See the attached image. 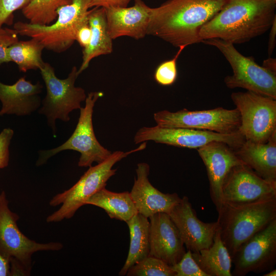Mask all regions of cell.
Returning a JSON list of instances; mask_svg holds the SVG:
<instances>
[{
  "instance_id": "cell-1",
  "label": "cell",
  "mask_w": 276,
  "mask_h": 276,
  "mask_svg": "<svg viewBox=\"0 0 276 276\" xmlns=\"http://www.w3.org/2000/svg\"><path fill=\"white\" fill-rule=\"evenodd\" d=\"M227 1L168 0L151 8L147 35L158 37L178 48L201 42V28Z\"/></svg>"
},
{
  "instance_id": "cell-2",
  "label": "cell",
  "mask_w": 276,
  "mask_h": 276,
  "mask_svg": "<svg viewBox=\"0 0 276 276\" xmlns=\"http://www.w3.org/2000/svg\"><path fill=\"white\" fill-rule=\"evenodd\" d=\"M276 0H228L201 28V40L219 38L242 43L262 35L276 18Z\"/></svg>"
},
{
  "instance_id": "cell-3",
  "label": "cell",
  "mask_w": 276,
  "mask_h": 276,
  "mask_svg": "<svg viewBox=\"0 0 276 276\" xmlns=\"http://www.w3.org/2000/svg\"><path fill=\"white\" fill-rule=\"evenodd\" d=\"M217 212V229L231 257L276 219V199L238 206L222 204Z\"/></svg>"
},
{
  "instance_id": "cell-4",
  "label": "cell",
  "mask_w": 276,
  "mask_h": 276,
  "mask_svg": "<svg viewBox=\"0 0 276 276\" xmlns=\"http://www.w3.org/2000/svg\"><path fill=\"white\" fill-rule=\"evenodd\" d=\"M19 216L9 208L5 191L0 194V254L9 264L10 275H29L32 256L40 251H57L60 242L40 243L28 238L18 228Z\"/></svg>"
},
{
  "instance_id": "cell-5",
  "label": "cell",
  "mask_w": 276,
  "mask_h": 276,
  "mask_svg": "<svg viewBox=\"0 0 276 276\" xmlns=\"http://www.w3.org/2000/svg\"><path fill=\"white\" fill-rule=\"evenodd\" d=\"M146 144L147 142H143L139 147L127 152L114 151L104 161L89 167L74 186L51 199V206H61L47 217V222H58L73 217L88 198L105 188L107 181L116 173L117 169L112 167L117 163L133 153L145 149Z\"/></svg>"
},
{
  "instance_id": "cell-6",
  "label": "cell",
  "mask_w": 276,
  "mask_h": 276,
  "mask_svg": "<svg viewBox=\"0 0 276 276\" xmlns=\"http://www.w3.org/2000/svg\"><path fill=\"white\" fill-rule=\"evenodd\" d=\"M89 8V0H72L70 4L58 9L54 23L40 25L17 21L14 29L18 35L38 40L49 50L61 53L76 41L79 28L88 21Z\"/></svg>"
},
{
  "instance_id": "cell-7",
  "label": "cell",
  "mask_w": 276,
  "mask_h": 276,
  "mask_svg": "<svg viewBox=\"0 0 276 276\" xmlns=\"http://www.w3.org/2000/svg\"><path fill=\"white\" fill-rule=\"evenodd\" d=\"M39 70L47 93L38 112L45 116L48 125L55 136L56 120L68 122L70 112L80 109L81 103L85 101L87 96L83 88L75 85L79 76L76 66L72 67L67 77L64 79L57 77L54 68L48 62H44Z\"/></svg>"
},
{
  "instance_id": "cell-8",
  "label": "cell",
  "mask_w": 276,
  "mask_h": 276,
  "mask_svg": "<svg viewBox=\"0 0 276 276\" xmlns=\"http://www.w3.org/2000/svg\"><path fill=\"white\" fill-rule=\"evenodd\" d=\"M201 42L217 48L230 64L233 74L224 80L227 87L242 88L276 100V74L258 64L252 57L241 54L232 43L219 38Z\"/></svg>"
},
{
  "instance_id": "cell-9",
  "label": "cell",
  "mask_w": 276,
  "mask_h": 276,
  "mask_svg": "<svg viewBox=\"0 0 276 276\" xmlns=\"http://www.w3.org/2000/svg\"><path fill=\"white\" fill-rule=\"evenodd\" d=\"M102 96L103 93L100 91L88 94L85 100V106L80 109L78 123L73 134L66 141L56 148L39 150L37 166L43 165L52 156L67 150L76 151L80 153L78 165L81 167H89L94 162L100 163L111 154L112 152L102 146L97 140L93 128L94 107L96 101Z\"/></svg>"
},
{
  "instance_id": "cell-10",
  "label": "cell",
  "mask_w": 276,
  "mask_h": 276,
  "mask_svg": "<svg viewBox=\"0 0 276 276\" xmlns=\"http://www.w3.org/2000/svg\"><path fill=\"white\" fill-rule=\"evenodd\" d=\"M231 97L240 114L239 132L246 141L267 142L276 133V100L248 90Z\"/></svg>"
},
{
  "instance_id": "cell-11",
  "label": "cell",
  "mask_w": 276,
  "mask_h": 276,
  "mask_svg": "<svg viewBox=\"0 0 276 276\" xmlns=\"http://www.w3.org/2000/svg\"><path fill=\"white\" fill-rule=\"evenodd\" d=\"M157 125L165 128H183L229 134L239 131L240 114L237 108L222 107L203 110L183 108L176 112L166 110L154 113Z\"/></svg>"
},
{
  "instance_id": "cell-12",
  "label": "cell",
  "mask_w": 276,
  "mask_h": 276,
  "mask_svg": "<svg viewBox=\"0 0 276 276\" xmlns=\"http://www.w3.org/2000/svg\"><path fill=\"white\" fill-rule=\"evenodd\" d=\"M239 132L224 134L214 131L183 128H165L157 125L143 127L135 133V144L152 141L178 147L198 149L207 144L221 142L236 149L245 141Z\"/></svg>"
},
{
  "instance_id": "cell-13",
  "label": "cell",
  "mask_w": 276,
  "mask_h": 276,
  "mask_svg": "<svg viewBox=\"0 0 276 276\" xmlns=\"http://www.w3.org/2000/svg\"><path fill=\"white\" fill-rule=\"evenodd\" d=\"M222 204L238 206L276 199V181L265 179L245 165L233 167L222 187Z\"/></svg>"
},
{
  "instance_id": "cell-14",
  "label": "cell",
  "mask_w": 276,
  "mask_h": 276,
  "mask_svg": "<svg viewBox=\"0 0 276 276\" xmlns=\"http://www.w3.org/2000/svg\"><path fill=\"white\" fill-rule=\"evenodd\" d=\"M232 275L244 276L274 269L276 264V219L245 242L231 257Z\"/></svg>"
},
{
  "instance_id": "cell-15",
  "label": "cell",
  "mask_w": 276,
  "mask_h": 276,
  "mask_svg": "<svg viewBox=\"0 0 276 276\" xmlns=\"http://www.w3.org/2000/svg\"><path fill=\"white\" fill-rule=\"evenodd\" d=\"M168 214L188 250L196 252L212 245L218 227L217 221L206 223L199 220L187 196L181 198Z\"/></svg>"
},
{
  "instance_id": "cell-16",
  "label": "cell",
  "mask_w": 276,
  "mask_h": 276,
  "mask_svg": "<svg viewBox=\"0 0 276 276\" xmlns=\"http://www.w3.org/2000/svg\"><path fill=\"white\" fill-rule=\"evenodd\" d=\"M206 169L210 195L217 211L222 205V187L225 178L234 167L245 165L234 149L226 144L214 141L197 149Z\"/></svg>"
},
{
  "instance_id": "cell-17",
  "label": "cell",
  "mask_w": 276,
  "mask_h": 276,
  "mask_svg": "<svg viewBox=\"0 0 276 276\" xmlns=\"http://www.w3.org/2000/svg\"><path fill=\"white\" fill-rule=\"evenodd\" d=\"M149 219V256L174 265L186 252L177 227L166 213L155 214Z\"/></svg>"
},
{
  "instance_id": "cell-18",
  "label": "cell",
  "mask_w": 276,
  "mask_h": 276,
  "mask_svg": "<svg viewBox=\"0 0 276 276\" xmlns=\"http://www.w3.org/2000/svg\"><path fill=\"white\" fill-rule=\"evenodd\" d=\"M135 171L136 177L130 194L138 213L148 218L158 213L169 214L180 201L177 193H164L152 185L148 179L150 166L147 163H139Z\"/></svg>"
},
{
  "instance_id": "cell-19",
  "label": "cell",
  "mask_w": 276,
  "mask_h": 276,
  "mask_svg": "<svg viewBox=\"0 0 276 276\" xmlns=\"http://www.w3.org/2000/svg\"><path fill=\"white\" fill-rule=\"evenodd\" d=\"M108 33L111 39L128 36L144 38L147 33L151 8L142 0H134L130 7L104 8Z\"/></svg>"
},
{
  "instance_id": "cell-20",
  "label": "cell",
  "mask_w": 276,
  "mask_h": 276,
  "mask_svg": "<svg viewBox=\"0 0 276 276\" xmlns=\"http://www.w3.org/2000/svg\"><path fill=\"white\" fill-rule=\"evenodd\" d=\"M42 85L39 81L33 84L26 77L20 78L12 85L0 82V101L2 108L0 116L15 114L18 116L30 115L41 106L39 94Z\"/></svg>"
},
{
  "instance_id": "cell-21",
  "label": "cell",
  "mask_w": 276,
  "mask_h": 276,
  "mask_svg": "<svg viewBox=\"0 0 276 276\" xmlns=\"http://www.w3.org/2000/svg\"><path fill=\"white\" fill-rule=\"evenodd\" d=\"M244 164L267 180L276 181V133L266 143L245 140L234 149Z\"/></svg>"
},
{
  "instance_id": "cell-22",
  "label": "cell",
  "mask_w": 276,
  "mask_h": 276,
  "mask_svg": "<svg viewBox=\"0 0 276 276\" xmlns=\"http://www.w3.org/2000/svg\"><path fill=\"white\" fill-rule=\"evenodd\" d=\"M87 17L91 38L87 47L83 49L82 62L78 70L79 75L88 67L93 59L112 51V39L107 30L105 8L94 7L89 10Z\"/></svg>"
},
{
  "instance_id": "cell-23",
  "label": "cell",
  "mask_w": 276,
  "mask_h": 276,
  "mask_svg": "<svg viewBox=\"0 0 276 276\" xmlns=\"http://www.w3.org/2000/svg\"><path fill=\"white\" fill-rule=\"evenodd\" d=\"M126 223L130 233V246L127 258L119 275H125L128 269L149 256V220L137 213Z\"/></svg>"
},
{
  "instance_id": "cell-24",
  "label": "cell",
  "mask_w": 276,
  "mask_h": 276,
  "mask_svg": "<svg viewBox=\"0 0 276 276\" xmlns=\"http://www.w3.org/2000/svg\"><path fill=\"white\" fill-rule=\"evenodd\" d=\"M192 256L208 276H232L231 257L217 229L212 245L209 248L192 252Z\"/></svg>"
},
{
  "instance_id": "cell-25",
  "label": "cell",
  "mask_w": 276,
  "mask_h": 276,
  "mask_svg": "<svg viewBox=\"0 0 276 276\" xmlns=\"http://www.w3.org/2000/svg\"><path fill=\"white\" fill-rule=\"evenodd\" d=\"M103 209L111 219L126 222L137 213L128 191L116 193L105 188L99 190L84 202Z\"/></svg>"
},
{
  "instance_id": "cell-26",
  "label": "cell",
  "mask_w": 276,
  "mask_h": 276,
  "mask_svg": "<svg viewBox=\"0 0 276 276\" xmlns=\"http://www.w3.org/2000/svg\"><path fill=\"white\" fill-rule=\"evenodd\" d=\"M44 46L38 40L32 38L17 41L9 46L7 54L9 62H15L20 72L39 69L44 63L41 55Z\"/></svg>"
},
{
  "instance_id": "cell-27",
  "label": "cell",
  "mask_w": 276,
  "mask_h": 276,
  "mask_svg": "<svg viewBox=\"0 0 276 276\" xmlns=\"http://www.w3.org/2000/svg\"><path fill=\"white\" fill-rule=\"evenodd\" d=\"M72 0H31L22 10L30 23L49 25L57 18V10L70 4Z\"/></svg>"
},
{
  "instance_id": "cell-28",
  "label": "cell",
  "mask_w": 276,
  "mask_h": 276,
  "mask_svg": "<svg viewBox=\"0 0 276 276\" xmlns=\"http://www.w3.org/2000/svg\"><path fill=\"white\" fill-rule=\"evenodd\" d=\"M127 276H175L171 266L163 260L149 256L131 266Z\"/></svg>"
},
{
  "instance_id": "cell-29",
  "label": "cell",
  "mask_w": 276,
  "mask_h": 276,
  "mask_svg": "<svg viewBox=\"0 0 276 276\" xmlns=\"http://www.w3.org/2000/svg\"><path fill=\"white\" fill-rule=\"evenodd\" d=\"M186 47H180L172 59L161 63L157 66L154 75V79L157 83L163 86H169L175 82L177 76V60Z\"/></svg>"
},
{
  "instance_id": "cell-30",
  "label": "cell",
  "mask_w": 276,
  "mask_h": 276,
  "mask_svg": "<svg viewBox=\"0 0 276 276\" xmlns=\"http://www.w3.org/2000/svg\"><path fill=\"white\" fill-rule=\"evenodd\" d=\"M171 267L175 276H208L196 263L190 250H188L180 260Z\"/></svg>"
},
{
  "instance_id": "cell-31",
  "label": "cell",
  "mask_w": 276,
  "mask_h": 276,
  "mask_svg": "<svg viewBox=\"0 0 276 276\" xmlns=\"http://www.w3.org/2000/svg\"><path fill=\"white\" fill-rule=\"evenodd\" d=\"M31 0H0V29L4 24L12 22L13 13L22 9Z\"/></svg>"
},
{
  "instance_id": "cell-32",
  "label": "cell",
  "mask_w": 276,
  "mask_h": 276,
  "mask_svg": "<svg viewBox=\"0 0 276 276\" xmlns=\"http://www.w3.org/2000/svg\"><path fill=\"white\" fill-rule=\"evenodd\" d=\"M17 32L13 29L2 28L0 29V64L9 62L7 48L18 41Z\"/></svg>"
},
{
  "instance_id": "cell-33",
  "label": "cell",
  "mask_w": 276,
  "mask_h": 276,
  "mask_svg": "<svg viewBox=\"0 0 276 276\" xmlns=\"http://www.w3.org/2000/svg\"><path fill=\"white\" fill-rule=\"evenodd\" d=\"M14 134L9 128L4 129L0 133V169L7 167L9 162V146Z\"/></svg>"
},
{
  "instance_id": "cell-34",
  "label": "cell",
  "mask_w": 276,
  "mask_h": 276,
  "mask_svg": "<svg viewBox=\"0 0 276 276\" xmlns=\"http://www.w3.org/2000/svg\"><path fill=\"white\" fill-rule=\"evenodd\" d=\"M91 31L88 21L82 25L77 31L76 40L83 49L88 45L91 38Z\"/></svg>"
},
{
  "instance_id": "cell-35",
  "label": "cell",
  "mask_w": 276,
  "mask_h": 276,
  "mask_svg": "<svg viewBox=\"0 0 276 276\" xmlns=\"http://www.w3.org/2000/svg\"><path fill=\"white\" fill-rule=\"evenodd\" d=\"M131 0H89V8L126 7Z\"/></svg>"
},
{
  "instance_id": "cell-36",
  "label": "cell",
  "mask_w": 276,
  "mask_h": 276,
  "mask_svg": "<svg viewBox=\"0 0 276 276\" xmlns=\"http://www.w3.org/2000/svg\"><path fill=\"white\" fill-rule=\"evenodd\" d=\"M269 29L270 33L268 43V53L270 56L273 51L275 45L276 18L273 20Z\"/></svg>"
},
{
  "instance_id": "cell-37",
  "label": "cell",
  "mask_w": 276,
  "mask_h": 276,
  "mask_svg": "<svg viewBox=\"0 0 276 276\" xmlns=\"http://www.w3.org/2000/svg\"><path fill=\"white\" fill-rule=\"evenodd\" d=\"M10 275L9 262L0 254V276Z\"/></svg>"
},
{
  "instance_id": "cell-38",
  "label": "cell",
  "mask_w": 276,
  "mask_h": 276,
  "mask_svg": "<svg viewBox=\"0 0 276 276\" xmlns=\"http://www.w3.org/2000/svg\"><path fill=\"white\" fill-rule=\"evenodd\" d=\"M262 66L269 71L276 74V60L269 58L263 61Z\"/></svg>"
},
{
  "instance_id": "cell-39",
  "label": "cell",
  "mask_w": 276,
  "mask_h": 276,
  "mask_svg": "<svg viewBox=\"0 0 276 276\" xmlns=\"http://www.w3.org/2000/svg\"><path fill=\"white\" fill-rule=\"evenodd\" d=\"M264 276H275L276 275V269H273L270 270L268 272L263 274Z\"/></svg>"
}]
</instances>
